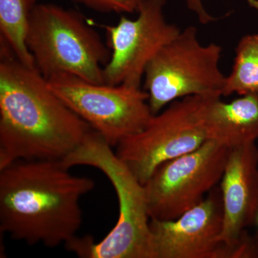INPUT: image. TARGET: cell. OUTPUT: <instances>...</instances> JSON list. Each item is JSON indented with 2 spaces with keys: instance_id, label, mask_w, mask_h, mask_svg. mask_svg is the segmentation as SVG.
<instances>
[{
  "instance_id": "2",
  "label": "cell",
  "mask_w": 258,
  "mask_h": 258,
  "mask_svg": "<svg viewBox=\"0 0 258 258\" xmlns=\"http://www.w3.org/2000/svg\"><path fill=\"white\" fill-rule=\"evenodd\" d=\"M62 160H20L0 170V232L30 245L66 244L83 222L81 200L95 181Z\"/></svg>"
},
{
  "instance_id": "11",
  "label": "cell",
  "mask_w": 258,
  "mask_h": 258,
  "mask_svg": "<svg viewBox=\"0 0 258 258\" xmlns=\"http://www.w3.org/2000/svg\"><path fill=\"white\" fill-rule=\"evenodd\" d=\"M223 222L220 240L232 258H254L253 237L246 232L258 212V148L256 143L230 149L220 183Z\"/></svg>"
},
{
  "instance_id": "15",
  "label": "cell",
  "mask_w": 258,
  "mask_h": 258,
  "mask_svg": "<svg viewBox=\"0 0 258 258\" xmlns=\"http://www.w3.org/2000/svg\"><path fill=\"white\" fill-rule=\"evenodd\" d=\"M89 9L102 13H137L144 0H72Z\"/></svg>"
},
{
  "instance_id": "14",
  "label": "cell",
  "mask_w": 258,
  "mask_h": 258,
  "mask_svg": "<svg viewBox=\"0 0 258 258\" xmlns=\"http://www.w3.org/2000/svg\"><path fill=\"white\" fill-rule=\"evenodd\" d=\"M258 94V32L241 37L232 71L226 76L222 96Z\"/></svg>"
},
{
  "instance_id": "6",
  "label": "cell",
  "mask_w": 258,
  "mask_h": 258,
  "mask_svg": "<svg viewBox=\"0 0 258 258\" xmlns=\"http://www.w3.org/2000/svg\"><path fill=\"white\" fill-rule=\"evenodd\" d=\"M204 108L203 97L172 102L153 115L140 132L122 141L115 154L144 185L166 161L196 150L208 140Z\"/></svg>"
},
{
  "instance_id": "5",
  "label": "cell",
  "mask_w": 258,
  "mask_h": 258,
  "mask_svg": "<svg viewBox=\"0 0 258 258\" xmlns=\"http://www.w3.org/2000/svg\"><path fill=\"white\" fill-rule=\"evenodd\" d=\"M222 47L203 45L189 26L163 47L148 64L144 89L153 114L188 96L222 97L226 76L220 69Z\"/></svg>"
},
{
  "instance_id": "18",
  "label": "cell",
  "mask_w": 258,
  "mask_h": 258,
  "mask_svg": "<svg viewBox=\"0 0 258 258\" xmlns=\"http://www.w3.org/2000/svg\"><path fill=\"white\" fill-rule=\"evenodd\" d=\"M254 225H257V227L258 228V212H257V216H256L255 222H254Z\"/></svg>"
},
{
  "instance_id": "10",
  "label": "cell",
  "mask_w": 258,
  "mask_h": 258,
  "mask_svg": "<svg viewBox=\"0 0 258 258\" xmlns=\"http://www.w3.org/2000/svg\"><path fill=\"white\" fill-rule=\"evenodd\" d=\"M223 208L220 187L171 220L151 219L152 258H232L220 240Z\"/></svg>"
},
{
  "instance_id": "12",
  "label": "cell",
  "mask_w": 258,
  "mask_h": 258,
  "mask_svg": "<svg viewBox=\"0 0 258 258\" xmlns=\"http://www.w3.org/2000/svg\"><path fill=\"white\" fill-rule=\"evenodd\" d=\"M204 120L208 140L232 149L258 139V94L240 96L230 102L222 97L205 98Z\"/></svg>"
},
{
  "instance_id": "8",
  "label": "cell",
  "mask_w": 258,
  "mask_h": 258,
  "mask_svg": "<svg viewBox=\"0 0 258 258\" xmlns=\"http://www.w3.org/2000/svg\"><path fill=\"white\" fill-rule=\"evenodd\" d=\"M230 149L208 140L159 166L144 184L151 219L174 220L203 201L221 181Z\"/></svg>"
},
{
  "instance_id": "17",
  "label": "cell",
  "mask_w": 258,
  "mask_h": 258,
  "mask_svg": "<svg viewBox=\"0 0 258 258\" xmlns=\"http://www.w3.org/2000/svg\"><path fill=\"white\" fill-rule=\"evenodd\" d=\"M254 250H255V258H258V231L255 237H253Z\"/></svg>"
},
{
  "instance_id": "13",
  "label": "cell",
  "mask_w": 258,
  "mask_h": 258,
  "mask_svg": "<svg viewBox=\"0 0 258 258\" xmlns=\"http://www.w3.org/2000/svg\"><path fill=\"white\" fill-rule=\"evenodd\" d=\"M35 0H0V32L2 41L15 57L28 67H35L27 45L30 11Z\"/></svg>"
},
{
  "instance_id": "3",
  "label": "cell",
  "mask_w": 258,
  "mask_h": 258,
  "mask_svg": "<svg viewBox=\"0 0 258 258\" xmlns=\"http://www.w3.org/2000/svg\"><path fill=\"white\" fill-rule=\"evenodd\" d=\"M100 134L91 130L64 160L69 168L89 166L103 172L114 188L118 219L100 242L77 235L64 246L83 258H152L150 221L144 186Z\"/></svg>"
},
{
  "instance_id": "9",
  "label": "cell",
  "mask_w": 258,
  "mask_h": 258,
  "mask_svg": "<svg viewBox=\"0 0 258 258\" xmlns=\"http://www.w3.org/2000/svg\"><path fill=\"white\" fill-rule=\"evenodd\" d=\"M167 0H144L132 20L122 16L105 26L111 57L103 69L104 83L141 87L148 64L181 32L164 15Z\"/></svg>"
},
{
  "instance_id": "4",
  "label": "cell",
  "mask_w": 258,
  "mask_h": 258,
  "mask_svg": "<svg viewBox=\"0 0 258 258\" xmlns=\"http://www.w3.org/2000/svg\"><path fill=\"white\" fill-rule=\"evenodd\" d=\"M27 45L35 68L47 80L70 74L105 83L103 69L111 50L79 11L51 3L34 5Z\"/></svg>"
},
{
  "instance_id": "1",
  "label": "cell",
  "mask_w": 258,
  "mask_h": 258,
  "mask_svg": "<svg viewBox=\"0 0 258 258\" xmlns=\"http://www.w3.org/2000/svg\"><path fill=\"white\" fill-rule=\"evenodd\" d=\"M0 170L20 160H64L92 130L0 42Z\"/></svg>"
},
{
  "instance_id": "7",
  "label": "cell",
  "mask_w": 258,
  "mask_h": 258,
  "mask_svg": "<svg viewBox=\"0 0 258 258\" xmlns=\"http://www.w3.org/2000/svg\"><path fill=\"white\" fill-rule=\"evenodd\" d=\"M47 82L52 91L113 148L140 132L154 115L149 94L139 86L97 84L70 74L57 75Z\"/></svg>"
},
{
  "instance_id": "16",
  "label": "cell",
  "mask_w": 258,
  "mask_h": 258,
  "mask_svg": "<svg viewBox=\"0 0 258 258\" xmlns=\"http://www.w3.org/2000/svg\"><path fill=\"white\" fill-rule=\"evenodd\" d=\"M187 9L196 15L198 20L202 25H208L216 21L217 18L212 16L205 9L203 0H184ZM251 8L258 11V0H246Z\"/></svg>"
}]
</instances>
